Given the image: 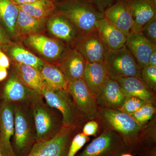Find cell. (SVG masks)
<instances>
[{"instance_id": "6da1fadb", "label": "cell", "mask_w": 156, "mask_h": 156, "mask_svg": "<svg viewBox=\"0 0 156 156\" xmlns=\"http://www.w3.org/2000/svg\"><path fill=\"white\" fill-rule=\"evenodd\" d=\"M100 131L108 129L121 136L128 153L135 154L140 133L143 126H140L130 115L119 110L99 107L97 119Z\"/></svg>"}, {"instance_id": "7a4b0ae2", "label": "cell", "mask_w": 156, "mask_h": 156, "mask_svg": "<svg viewBox=\"0 0 156 156\" xmlns=\"http://www.w3.org/2000/svg\"><path fill=\"white\" fill-rule=\"evenodd\" d=\"M54 4L56 13L67 18L81 33L96 29L95 23L105 17L104 13L83 0H63Z\"/></svg>"}, {"instance_id": "3957f363", "label": "cell", "mask_w": 156, "mask_h": 156, "mask_svg": "<svg viewBox=\"0 0 156 156\" xmlns=\"http://www.w3.org/2000/svg\"><path fill=\"white\" fill-rule=\"evenodd\" d=\"M104 63L112 80L117 81L130 77L140 79L141 68L126 46L118 50H108Z\"/></svg>"}, {"instance_id": "277c9868", "label": "cell", "mask_w": 156, "mask_h": 156, "mask_svg": "<svg viewBox=\"0 0 156 156\" xmlns=\"http://www.w3.org/2000/svg\"><path fill=\"white\" fill-rule=\"evenodd\" d=\"M84 123L62 126L52 138L35 142L31 149L24 156H66L69 147L77 130L82 129Z\"/></svg>"}, {"instance_id": "5b68a950", "label": "cell", "mask_w": 156, "mask_h": 156, "mask_svg": "<svg viewBox=\"0 0 156 156\" xmlns=\"http://www.w3.org/2000/svg\"><path fill=\"white\" fill-rule=\"evenodd\" d=\"M42 96L37 95L31 100L35 126V142L52 138L62 126V121L56 118L42 101Z\"/></svg>"}, {"instance_id": "8992f818", "label": "cell", "mask_w": 156, "mask_h": 156, "mask_svg": "<svg viewBox=\"0 0 156 156\" xmlns=\"http://www.w3.org/2000/svg\"><path fill=\"white\" fill-rule=\"evenodd\" d=\"M100 134L76 156H120L128 153L121 136L115 131L103 129Z\"/></svg>"}, {"instance_id": "52a82bcc", "label": "cell", "mask_w": 156, "mask_h": 156, "mask_svg": "<svg viewBox=\"0 0 156 156\" xmlns=\"http://www.w3.org/2000/svg\"><path fill=\"white\" fill-rule=\"evenodd\" d=\"M48 105L58 110L62 115V126H69L89 121L79 112L66 90L53 91L45 88L42 92Z\"/></svg>"}, {"instance_id": "ba28073f", "label": "cell", "mask_w": 156, "mask_h": 156, "mask_svg": "<svg viewBox=\"0 0 156 156\" xmlns=\"http://www.w3.org/2000/svg\"><path fill=\"white\" fill-rule=\"evenodd\" d=\"M67 91L82 115L89 121L97 119L99 110L97 98L83 79L69 83Z\"/></svg>"}, {"instance_id": "9c48e42d", "label": "cell", "mask_w": 156, "mask_h": 156, "mask_svg": "<svg viewBox=\"0 0 156 156\" xmlns=\"http://www.w3.org/2000/svg\"><path fill=\"white\" fill-rule=\"evenodd\" d=\"M14 141L12 145L17 156H24L29 152L35 143L27 117L22 109L14 106Z\"/></svg>"}, {"instance_id": "30bf717a", "label": "cell", "mask_w": 156, "mask_h": 156, "mask_svg": "<svg viewBox=\"0 0 156 156\" xmlns=\"http://www.w3.org/2000/svg\"><path fill=\"white\" fill-rule=\"evenodd\" d=\"M74 48L87 62L102 63L108 49L101 38L96 29L82 33L75 42Z\"/></svg>"}, {"instance_id": "8fae6325", "label": "cell", "mask_w": 156, "mask_h": 156, "mask_svg": "<svg viewBox=\"0 0 156 156\" xmlns=\"http://www.w3.org/2000/svg\"><path fill=\"white\" fill-rule=\"evenodd\" d=\"M110 22L127 36L133 26L131 0H117L104 12Z\"/></svg>"}, {"instance_id": "7c38bea8", "label": "cell", "mask_w": 156, "mask_h": 156, "mask_svg": "<svg viewBox=\"0 0 156 156\" xmlns=\"http://www.w3.org/2000/svg\"><path fill=\"white\" fill-rule=\"evenodd\" d=\"M14 134V106L5 101L0 108V150L4 156H17L11 144Z\"/></svg>"}, {"instance_id": "4fadbf2b", "label": "cell", "mask_w": 156, "mask_h": 156, "mask_svg": "<svg viewBox=\"0 0 156 156\" xmlns=\"http://www.w3.org/2000/svg\"><path fill=\"white\" fill-rule=\"evenodd\" d=\"M59 60V68L69 83L83 79L87 61L76 49L64 51Z\"/></svg>"}, {"instance_id": "5bb4252c", "label": "cell", "mask_w": 156, "mask_h": 156, "mask_svg": "<svg viewBox=\"0 0 156 156\" xmlns=\"http://www.w3.org/2000/svg\"><path fill=\"white\" fill-rule=\"evenodd\" d=\"M126 48L131 52L141 69L148 65L152 52L156 49L140 32L131 31L127 36Z\"/></svg>"}, {"instance_id": "9a60e30c", "label": "cell", "mask_w": 156, "mask_h": 156, "mask_svg": "<svg viewBox=\"0 0 156 156\" xmlns=\"http://www.w3.org/2000/svg\"><path fill=\"white\" fill-rule=\"evenodd\" d=\"M48 27L54 36L67 43H75L82 34L67 18L56 12L50 16Z\"/></svg>"}, {"instance_id": "2e32d148", "label": "cell", "mask_w": 156, "mask_h": 156, "mask_svg": "<svg viewBox=\"0 0 156 156\" xmlns=\"http://www.w3.org/2000/svg\"><path fill=\"white\" fill-rule=\"evenodd\" d=\"M125 96H133L146 103L156 105V92L149 88L140 79L130 77L117 81Z\"/></svg>"}, {"instance_id": "e0dca14e", "label": "cell", "mask_w": 156, "mask_h": 156, "mask_svg": "<svg viewBox=\"0 0 156 156\" xmlns=\"http://www.w3.org/2000/svg\"><path fill=\"white\" fill-rule=\"evenodd\" d=\"M95 27L108 50H118L126 46L127 36L105 17L98 20Z\"/></svg>"}, {"instance_id": "ac0fdd59", "label": "cell", "mask_w": 156, "mask_h": 156, "mask_svg": "<svg viewBox=\"0 0 156 156\" xmlns=\"http://www.w3.org/2000/svg\"><path fill=\"white\" fill-rule=\"evenodd\" d=\"M96 98L99 107L120 110L126 96L118 82L109 78Z\"/></svg>"}, {"instance_id": "d6986e66", "label": "cell", "mask_w": 156, "mask_h": 156, "mask_svg": "<svg viewBox=\"0 0 156 156\" xmlns=\"http://www.w3.org/2000/svg\"><path fill=\"white\" fill-rule=\"evenodd\" d=\"M27 42L42 56L51 60L60 59L65 51L61 43L42 35L29 36Z\"/></svg>"}, {"instance_id": "ffe728a7", "label": "cell", "mask_w": 156, "mask_h": 156, "mask_svg": "<svg viewBox=\"0 0 156 156\" xmlns=\"http://www.w3.org/2000/svg\"><path fill=\"white\" fill-rule=\"evenodd\" d=\"M131 2L133 20L131 31L140 32L156 17V0H131Z\"/></svg>"}, {"instance_id": "44dd1931", "label": "cell", "mask_w": 156, "mask_h": 156, "mask_svg": "<svg viewBox=\"0 0 156 156\" xmlns=\"http://www.w3.org/2000/svg\"><path fill=\"white\" fill-rule=\"evenodd\" d=\"M37 95H38L22 83L16 74H13L9 78L3 92L5 101L10 103L24 101H31Z\"/></svg>"}, {"instance_id": "7402d4cb", "label": "cell", "mask_w": 156, "mask_h": 156, "mask_svg": "<svg viewBox=\"0 0 156 156\" xmlns=\"http://www.w3.org/2000/svg\"><path fill=\"white\" fill-rule=\"evenodd\" d=\"M109 78L107 70L104 62H87L83 80L96 97Z\"/></svg>"}, {"instance_id": "603a6c76", "label": "cell", "mask_w": 156, "mask_h": 156, "mask_svg": "<svg viewBox=\"0 0 156 156\" xmlns=\"http://www.w3.org/2000/svg\"><path fill=\"white\" fill-rule=\"evenodd\" d=\"M40 72L47 89L53 91H67L68 81L59 67L44 63Z\"/></svg>"}, {"instance_id": "cb8c5ba5", "label": "cell", "mask_w": 156, "mask_h": 156, "mask_svg": "<svg viewBox=\"0 0 156 156\" xmlns=\"http://www.w3.org/2000/svg\"><path fill=\"white\" fill-rule=\"evenodd\" d=\"M17 76L22 83L37 94L41 96L42 91L46 86L40 71L32 66L20 63H17Z\"/></svg>"}, {"instance_id": "d4e9b609", "label": "cell", "mask_w": 156, "mask_h": 156, "mask_svg": "<svg viewBox=\"0 0 156 156\" xmlns=\"http://www.w3.org/2000/svg\"><path fill=\"white\" fill-rule=\"evenodd\" d=\"M156 116L143 126L140 133L135 154L156 151Z\"/></svg>"}, {"instance_id": "484cf974", "label": "cell", "mask_w": 156, "mask_h": 156, "mask_svg": "<svg viewBox=\"0 0 156 156\" xmlns=\"http://www.w3.org/2000/svg\"><path fill=\"white\" fill-rule=\"evenodd\" d=\"M19 11L17 5L11 0H0V22L11 35L17 31L16 23Z\"/></svg>"}, {"instance_id": "4316f807", "label": "cell", "mask_w": 156, "mask_h": 156, "mask_svg": "<svg viewBox=\"0 0 156 156\" xmlns=\"http://www.w3.org/2000/svg\"><path fill=\"white\" fill-rule=\"evenodd\" d=\"M17 5L19 10L39 19H47L55 11L54 2L52 0H37L30 4Z\"/></svg>"}, {"instance_id": "83f0119b", "label": "cell", "mask_w": 156, "mask_h": 156, "mask_svg": "<svg viewBox=\"0 0 156 156\" xmlns=\"http://www.w3.org/2000/svg\"><path fill=\"white\" fill-rule=\"evenodd\" d=\"M47 19H39L20 10L16 23V31L29 36L36 34L43 29Z\"/></svg>"}, {"instance_id": "f1b7e54d", "label": "cell", "mask_w": 156, "mask_h": 156, "mask_svg": "<svg viewBox=\"0 0 156 156\" xmlns=\"http://www.w3.org/2000/svg\"><path fill=\"white\" fill-rule=\"evenodd\" d=\"M11 56L18 63L32 66L40 71L44 62L41 58L24 48L15 46L10 51Z\"/></svg>"}, {"instance_id": "f546056e", "label": "cell", "mask_w": 156, "mask_h": 156, "mask_svg": "<svg viewBox=\"0 0 156 156\" xmlns=\"http://www.w3.org/2000/svg\"><path fill=\"white\" fill-rule=\"evenodd\" d=\"M156 112V106L152 104L146 103L131 116L140 126H143L151 120Z\"/></svg>"}, {"instance_id": "4dcf8cb0", "label": "cell", "mask_w": 156, "mask_h": 156, "mask_svg": "<svg viewBox=\"0 0 156 156\" xmlns=\"http://www.w3.org/2000/svg\"><path fill=\"white\" fill-rule=\"evenodd\" d=\"M140 80L149 88L156 92V67L147 65L143 68Z\"/></svg>"}, {"instance_id": "1f68e13d", "label": "cell", "mask_w": 156, "mask_h": 156, "mask_svg": "<svg viewBox=\"0 0 156 156\" xmlns=\"http://www.w3.org/2000/svg\"><path fill=\"white\" fill-rule=\"evenodd\" d=\"M145 103L146 102L138 98L126 96L122 106L119 110L131 115Z\"/></svg>"}, {"instance_id": "d6a6232c", "label": "cell", "mask_w": 156, "mask_h": 156, "mask_svg": "<svg viewBox=\"0 0 156 156\" xmlns=\"http://www.w3.org/2000/svg\"><path fill=\"white\" fill-rule=\"evenodd\" d=\"M89 140V136L84 135L82 132L76 134L72 140L66 156H76L78 152Z\"/></svg>"}, {"instance_id": "836d02e7", "label": "cell", "mask_w": 156, "mask_h": 156, "mask_svg": "<svg viewBox=\"0 0 156 156\" xmlns=\"http://www.w3.org/2000/svg\"><path fill=\"white\" fill-rule=\"evenodd\" d=\"M140 32L147 41L156 45V17L147 22Z\"/></svg>"}, {"instance_id": "e575fe53", "label": "cell", "mask_w": 156, "mask_h": 156, "mask_svg": "<svg viewBox=\"0 0 156 156\" xmlns=\"http://www.w3.org/2000/svg\"><path fill=\"white\" fill-rule=\"evenodd\" d=\"M99 130V125L96 120H90L84 124L82 128V133L89 136L97 135Z\"/></svg>"}, {"instance_id": "d590c367", "label": "cell", "mask_w": 156, "mask_h": 156, "mask_svg": "<svg viewBox=\"0 0 156 156\" xmlns=\"http://www.w3.org/2000/svg\"><path fill=\"white\" fill-rule=\"evenodd\" d=\"M98 11L104 13L108 8L112 5L117 0H83Z\"/></svg>"}, {"instance_id": "8d00e7d4", "label": "cell", "mask_w": 156, "mask_h": 156, "mask_svg": "<svg viewBox=\"0 0 156 156\" xmlns=\"http://www.w3.org/2000/svg\"><path fill=\"white\" fill-rule=\"evenodd\" d=\"M10 66V62L8 56L0 50V67L9 68Z\"/></svg>"}, {"instance_id": "74e56055", "label": "cell", "mask_w": 156, "mask_h": 156, "mask_svg": "<svg viewBox=\"0 0 156 156\" xmlns=\"http://www.w3.org/2000/svg\"><path fill=\"white\" fill-rule=\"evenodd\" d=\"M148 65L156 67V49L153 51L150 56Z\"/></svg>"}, {"instance_id": "f35d334b", "label": "cell", "mask_w": 156, "mask_h": 156, "mask_svg": "<svg viewBox=\"0 0 156 156\" xmlns=\"http://www.w3.org/2000/svg\"><path fill=\"white\" fill-rule=\"evenodd\" d=\"M16 5H24L30 4L36 2L37 0H11Z\"/></svg>"}, {"instance_id": "ab89813d", "label": "cell", "mask_w": 156, "mask_h": 156, "mask_svg": "<svg viewBox=\"0 0 156 156\" xmlns=\"http://www.w3.org/2000/svg\"><path fill=\"white\" fill-rule=\"evenodd\" d=\"M8 73L7 69L0 67V82L4 80L7 78Z\"/></svg>"}, {"instance_id": "60d3db41", "label": "cell", "mask_w": 156, "mask_h": 156, "mask_svg": "<svg viewBox=\"0 0 156 156\" xmlns=\"http://www.w3.org/2000/svg\"><path fill=\"white\" fill-rule=\"evenodd\" d=\"M4 42H5V38H4L2 29H1V25H0V46Z\"/></svg>"}, {"instance_id": "b9f144b4", "label": "cell", "mask_w": 156, "mask_h": 156, "mask_svg": "<svg viewBox=\"0 0 156 156\" xmlns=\"http://www.w3.org/2000/svg\"><path fill=\"white\" fill-rule=\"evenodd\" d=\"M134 156V154H133L129 153H124L122 154L121 156Z\"/></svg>"}, {"instance_id": "7bdbcfd3", "label": "cell", "mask_w": 156, "mask_h": 156, "mask_svg": "<svg viewBox=\"0 0 156 156\" xmlns=\"http://www.w3.org/2000/svg\"><path fill=\"white\" fill-rule=\"evenodd\" d=\"M144 156H156V154H151L147 155Z\"/></svg>"}, {"instance_id": "ee69618b", "label": "cell", "mask_w": 156, "mask_h": 156, "mask_svg": "<svg viewBox=\"0 0 156 156\" xmlns=\"http://www.w3.org/2000/svg\"><path fill=\"white\" fill-rule=\"evenodd\" d=\"M0 156H3V154H2V152H1V150H0Z\"/></svg>"}, {"instance_id": "f6af8a7d", "label": "cell", "mask_w": 156, "mask_h": 156, "mask_svg": "<svg viewBox=\"0 0 156 156\" xmlns=\"http://www.w3.org/2000/svg\"><path fill=\"white\" fill-rule=\"evenodd\" d=\"M52 1H53V2H54V1H55V0H52Z\"/></svg>"}]
</instances>
